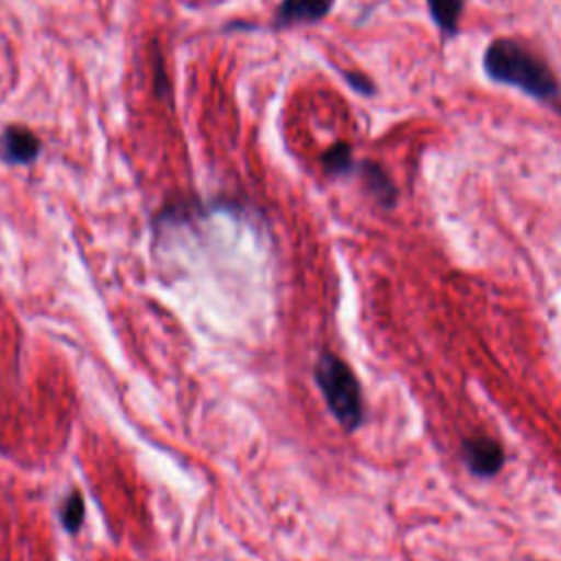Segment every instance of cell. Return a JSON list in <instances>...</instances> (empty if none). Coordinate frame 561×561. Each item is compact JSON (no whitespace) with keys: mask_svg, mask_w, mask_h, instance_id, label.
Masks as SVG:
<instances>
[{"mask_svg":"<svg viewBox=\"0 0 561 561\" xmlns=\"http://www.w3.org/2000/svg\"><path fill=\"white\" fill-rule=\"evenodd\" d=\"M362 178L368 186V191L377 197L379 204L383 206H392L397 199V188L392 186L390 178L386 175V171L381 167H377L375 162H364L362 164Z\"/></svg>","mask_w":561,"mask_h":561,"instance_id":"cell-6","label":"cell"},{"mask_svg":"<svg viewBox=\"0 0 561 561\" xmlns=\"http://www.w3.org/2000/svg\"><path fill=\"white\" fill-rule=\"evenodd\" d=\"M39 138L22 125H9L0 134V160L9 164H28L39 156Z\"/></svg>","mask_w":561,"mask_h":561,"instance_id":"cell-4","label":"cell"},{"mask_svg":"<svg viewBox=\"0 0 561 561\" xmlns=\"http://www.w3.org/2000/svg\"><path fill=\"white\" fill-rule=\"evenodd\" d=\"M322 167L329 175H342L348 173L353 167V156H351V147L346 142H337L333 145L324 156H322Z\"/></svg>","mask_w":561,"mask_h":561,"instance_id":"cell-8","label":"cell"},{"mask_svg":"<svg viewBox=\"0 0 561 561\" xmlns=\"http://www.w3.org/2000/svg\"><path fill=\"white\" fill-rule=\"evenodd\" d=\"M484 70L500 83L515 85L526 94L557 105L559 83L543 59L513 39H495L484 53Z\"/></svg>","mask_w":561,"mask_h":561,"instance_id":"cell-1","label":"cell"},{"mask_svg":"<svg viewBox=\"0 0 561 561\" xmlns=\"http://www.w3.org/2000/svg\"><path fill=\"white\" fill-rule=\"evenodd\" d=\"M331 4L333 0H283L276 9L274 24L291 26V24L318 22L329 13Z\"/></svg>","mask_w":561,"mask_h":561,"instance_id":"cell-5","label":"cell"},{"mask_svg":"<svg viewBox=\"0 0 561 561\" xmlns=\"http://www.w3.org/2000/svg\"><path fill=\"white\" fill-rule=\"evenodd\" d=\"M462 458L469 471L478 478H491L504 467V449L489 436H471L462 443Z\"/></svg>","mask_w":561,"mask_h":561,"instance_id":"cell-3","label":"cell"},{"mask_svg":"<svg viewBox=\"0 0 561 561\" xmlns=\"http://www.w3.org/2000/svg\"><path fill=\"white\" fill-rule=\"evenodd\" d=\"M313 377L335 421L346 432H355L364 421V403L359 381L346 362L335 353L324 351L316 362Z\"/></svg>","mask_w":561,"mask_h":561,"instance_id":"cell-2","label":"cell"},{"mask_svg":"<svg viewBox=\"0 0 561 561\" xmlns=\"http://www.w3.org/2000/svg\"><path fill=\"white\" fill-rule=\"evenodd\" d=\"M61 524L68 533H77L83 524V495L72 491L61 504Z\"/></svg>","mask_w":561,"mask_h":561,"instance_id":"cell-9","label":"cell"},{"mask_svg":"<svg viewBox=\"0 0 561 561\" xmlns=\"http://www.w3.org/2000/svg\"><path fill=\"white\" fill-rule=\"evenodd\" d=\"M346 79L355 85V90H362V92H370V81L359 77V75H346Z\"/></svg>","mask_w":561,"mask_h":561,"instance_id":"cell-10","label":"cell"},{"mask_svg":"<svg viewBox=\"0 0 561 561\" xmlns=\"http://www.w3.org/2000/svg\"><path fill=\"white\" fill-rule=\"evenodd\" d=\"M430 13L443 33L451 35L458 28V20L462 13V0H427Z\"/></svg>","mask_w":561,"mask_h":561,"instance_id":"cell-7","label":"cell"}]
</instances>
